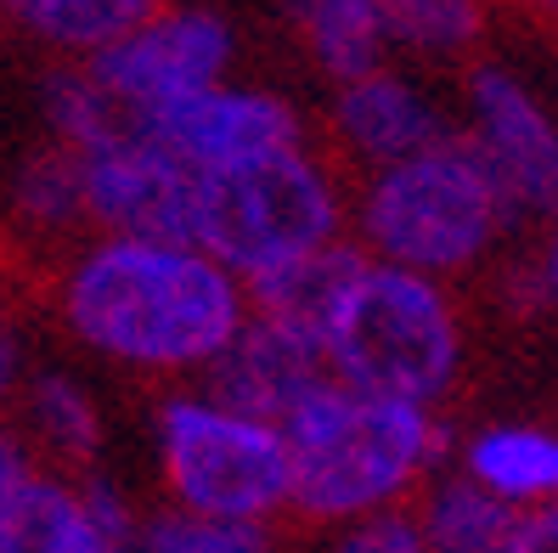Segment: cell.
Returning <instances> with one entry per match:
<instances>
[{
    "label": "cell",
    "instance_id": "obj_5",
    "mask_svg": "<svg viewBox=\"0 0 558 553\" xmlns=\"http://www.w3.org/2000/svg\"><path fill=\"white\" fill-rule=\"evenodd\" d=\"M502 215L508 204L480 165L474 142H446L407 165H389L361 204V226H367V243L384 254V266L417 277L469 266L502 226Z\"/></svg>",
    "mask_w": 558,
    "mask_h": 553
},
{
    "label": "cell",
    "instance_id": "obj_11",
    "mask_svg": "<svg viewBox=\"0 0 558 553\" xmlns=\"http://www.w3.org/2000/svg\"><path fill=\"white\" fill-rule=\"evenodd\" d=\"M474 113H480V165L497 181L502 204H531L553 209L558 204V130L547 113L531 103V91L508 80L502 69L474 74Z\"/></svg>",
    "mask_w": 558,
    "mask_h": 553
},
{
    "label": "cell",
    "instance_id": "obj_15",
    "mask_svg": "<svg viewBox=\"0 0 558 553\" xmlns=\"http://www.w3.org/2000/svg\"><path fill=\"white\" fill-rule=\"evenodd\" d=\"M0 553H108L90 537L80 497L57 480H28L12 503H0Z\"/></svg>",
    "mask_w": 558,
    "mask_h": 553
},
{
    "label": "cell",
    "instance_id": "obj_4",
    "mask_svg": "<svg viewBox=\"0 0 558 553\" xmlns=\"http://www.w3.org/2000/svg\"><path fill=\"white\" fill-rule=\"evenodd\" d=\"M339 232V199L311 158L266 153L198 176V220L192 249L209 254L226 277H266Z\"/></svg>",
    "mask_w": 558,
    "mask_h": 553
},
{
    "label": "cell",
    "instance_id": "obj_13",
    "mask_svg": "<svg viewBox=\"0 0 558 553\" xmlns=\"http://www.w3.org/2000/svg\"><path fill=\"white\" fill-rule=\"evenodd\" d=\"M367 266V254L350 249V243H327V249H311L300 260H288V266L266 272L248 282V300H254V316L259 322H277V328L300 334L311 345L327 339V322L339 316L350 282L361 277Z\"/></svg>",
    "mask_w": 558,
    "mask_h": 553
},
{
    "label": "cell",
    "instance_id": "obj_30",
    "mask_svg": "<svg viewBox=\"0 0 558 553\" xmlns=\"http://www.w3.org/2000/svg\"><path fill=\"white\" fill-rule=\"evenodd\" d=\"M124 553H130V548H124Z\"/></svg>",
    "mask_w": 558,
    "mask_h": 553
},
{
    "label": "cell",
    "instance_id": "obj_22",
    "mask_svg": "<svg viewBox=\"0 0 558 553\" xmlns=\"http://www.w3.org/2000/svg\"><path fill=\"white\" fill-rule=\"evenodd\" d=\"M17 204L28 220H40V226H62V220H74L85 215L80 204V158L74 153H40V158H28V165L17 170Z\"/></svg>",
    "mask_w": 558,
    "mask_h": 553
},
{
    "label": "cell",
    "instance_id": "obj_27",
    "mask_svg": "<svg viewBox=\"0 0 558 553\" xmlns=\"http://www.w3.org/2000/svg\"><path fill=\"white\" fill-rule=\"evenodd\" d=\"M513 553H558V514H536V519H524Z\"/></svg>",
    "mask_w": 558,
    "mask_h": 553
},
{
    "label": "cell",
    "instance_id": "obj_8",
    "mask_svg": "<svg viewBox=\"0 0 558 553\" xmlns=\"http://www.w3.org/2000/svg\"><path fill=\"white\" fill-rule=\"evenodd\" d=\"M232 23L215 12H158L147 17L136 35H124L119 46L90 57V80L102 85L113 103L142 119L181 103L192 91L220 85V69L232 62Z\"/></svg>",
    "mask_w": 558,
    "mask_h": 553
},
{
    "label": "cell",
    "instance_id": "obj_29",
    "mask_svg": "<svg viewBox=\"0 0 558 553\" xmlns=\"http://www.w3.org/2000/svg\"><path fill=\"white\" fill-rule=\"evenodd\" d=\"M547 277H553V288H558V243H553V260H547Z\"/></svg>",
    "mask_w": 558,
    "mask_h": 553
},
{
    "label": "cell",
    "instance_id": "obj_1",
    "mask_svg": "<svg viewBox=\"0 0 558 553\" xmlns=\"http://www.w3.org/2000/svg\"><path fill=\"white\" fill-rule=\"evenodd\" d=\"M243 316V282L198 249L108 238L69 277L74 334L136 368H209Z\"/></svg>",
    "mask_w": 558,
    "mask_h": 553
},
{
    "label": "cell",
    "instance_id": "obj_20",
    "mask_svg": "<svg viewBox=\"0 0 558 553\" xmlns=\"http://www.w3.org/2000/svg\"><path fill=\"white\" fill-rule=\"evenodd\" d=\"M28 412H35V430L62 458H90L102 446V418H96L90 389L69 373H40L35 389H28Z\"/></svg>",
    "mask_w": 558,
    "mask_h": 553
},
{
    "label": "cell",
    "instance_id": "obj_12",
    "mask_svg": "<svg viewBox=\"0 0 558 553\" xmlns=\"http://www.w3.org/2000/svg\"><path fill=\"white\" fill-rule=\"evenodd\" d=\"M339 130H344V142L361 158H373V165H384V170L451 142L440 113L423 103L407 80H396V74H367V80L344 85V96H339Z\"/></svg>",
    "mask_w": 558,
    "mask_h": 553
},
{
    "label": "cell",
    "instance_id": "obj_14",
    "mask_svg": "<svg viewBox=\"0 0 558 553\" xmlns=\"http://www.w3.org/2000/svg\"><path fill=\"white\" fill-rule=\"evenodd\" d=\"M524 519L513 503L490 497L474 480H446L423 514V548L429 553H513Z\"/></svg>",
    "mask_w": 558,
    "mask_h": 553
},
{
    "label": "cell",
    "instance_id": "obj_6",
    "mask_svg": "<svg viewBox=\"0 0 558 553\" xmlns=\"http://www.w3.org/2000/svg\"><path fill=\"white\" fill-rule=\"evenodd\" d=\"M163 474L186 514L259 526L288 503V446L282 430L248 424L215 401H170L158 418Z\"/></svg>",
    "mask_w": 558,
    "mask_h": 553
},
{
    "label": "cell",
    "instance_id": "obj_26",
    "mask_svg": "<svg viewBox=\"0 0 558 553\" xmlns=\"http://www.w3.org/2000/svg\"><path fill=\"white\" fill-rule=\"evenodd\" d=\"M28 480H35V474H28V458H23V446L7 435V430H0V503H12L17 492H23V485Z\"/></svg>",
    "mask_w": 558,
    "mask_h": 553
},
{
    "label": "cell",
    "instance_id": "obj_2",
    "mask_svg": "<svg viewBox=\"0 0 558 553\" xmlns=\"http://www.w3.org/2000/svg\"><path fill=\"white\" fill-rule=\"evenodd\" d=\"M440 430L423 407L373 401L327 384L282 424L288 503L311 519H367L401 497L412 474L440 452Z\"/></svg>",
    "mask_w": 558,
    "mask_h": 553
},
{
    "label": "cell",
    "instance_id": "obj_18",
    "mask_svg": "<svg viewBox=\"0 0 558 553\" xmlns=\"http://www.w3.org/2000/svg\"><path fill=\"white\" fill-rule=\"evenodd\" d=\"M12 12L23 28H35V35H46L57 46L90 51V57L119 46L124 35H136L153 17V7H142V0H23Z\"/></svg>",
    "mask_w": 558,
    "mask_h": 553
},
{
    "label": "cell",
    "instance_id": "obj_17",
    "mask_svg": "<svg viewBox=\"0 0 558 553\" xmlns=\"http://www.w3.org/2000/svg\"><path fill=\"white\" fill-rule=\"evenodd\" d=\"M469 480L502 503L558 492V441L542 430H490L469 446Z\"/></svg>",
    "mask_w": 558,
    "mask_h": 553
},
{
    "label": "cell",
    "instance_id": "obj_24",
    "mask_svg": "<svg viewBox=\"0 0 558 553\" xmlns=\"http://www.w3.org/2000/svg\"><path fill=\"white\" fill-rule=\"evenodd\" d=\"M327 553H429L423 548V531H417V519L407 514H367V519H355V526L344 537L327 542Z\"/></svg>",
    "mask_w": 558,
    "mask_h": 553
},
{
    "label": "cell",
    "instance_id": "obj_28",
    "mask_svg": "<svg viewBox=\"0 0 558 553\" xmlns=\"http://www.w3.org/2000/svg\"><path fill=\"white\" fill-rule=\"evenodd\" d=\"M12 384V334H7V322H0V389Z\"/></svg>",
    "mask_w": 558,
    "mask_h": 553
},
{
    "label": "cell",
    "instance_id": "obj_19",
    "mask_svg": "<svg viewBox=\"0 0 558 553\" xmlns=\"http://www.w3.org/2000/svg\"><path fill=\"white\" fill-rule=\"evenodd\" d=\"M46 119H51L57 136L69 142L74 158L119 142L124 130H130V113H124L85 69H62V74L46 80Z\"/></svg>",
    "mask_w": 558,
    "mask_h": 553
},
{
    "label": "cell",
    "instance_id": "obj_10",
    "mask_svg": "<svg viewBox=\"0 0 558 553\" xmlns=\"http://www.w3.org/2000/svg\"><path fill=\"white\" fill-rule=\"evenodd\" d=\"M327 384L333 378H327L322 345L277 328V322H259V316H243L232 345L209 362V401L266 430H282Z\"/></svg>",
    "mask_w": 558,
    "mask_h": 553
},
{
    "label": "cell",
    "instance_id": "obj_9",
    "mask_svg": "<svg viewBox=\"0 0 558 553\" xmlns=\"http://www.w3.org/2000/svg\"><path fill=\"white\" fill-rule=\"evenodd\" d=\"M130 130H142L147 142L163 153H175L186 170H226L243 158H266V153H293L300 147V113L271 91H238V85H209L192 91L181 103L130 119Z\"/></svg>",
    "mask_w": 558,
    "mask_h": 553
},
{
    "label": "cell",
    "instance_id": "obj_3",
    "mask_svg": "<svg viewBox=\"0 0 558 553\" xmlns=\"http://www.w3.org/2000/svg\"><path fill=\"white\" fill-rule=\"evenodd\" d=\"M322 362L339 389L373 401H435L457 368V322L446 294L401 266L367 260L339 316L327 322Z\"/></svg>",
    "mask_w": 558,
    "mask_h": 553
},
{
    "label": "cell",
    "instance_id": "obj_23",
    "mask_svg": "<svg viewBox=\"0 0 558 553\" xmlns=\"http://www.w3.org/2000/svg\"><path fill=\"white\" fill-rule=\"evenodd\" d=\"M480 28L474 7H451V0H401V7H384V35L407 40V46H463Z\"/></svg>",
    "mask_w": 558,
    "mask_h": 553
},
{
    "label": "cell",
    "instance_id": "obj_16",
    "mask_svg": "<svg viewBox=\"0 0 558 553\" xmlns=\"http://www.w3.org/2000/svg\"><path fill=\"white\" fill-rule=\"evenodd\" d=\"M300 28L316 62L344 85L378 74L389 35H384V7H373V0H316V7H300Z\"/></svg>",
    "mask_w": 558,
    "mask_h": 553
},
{
    "label": "cell",
    "instance_id": "obj_25",
    "mask_svg": "<svg viewBox=\"0 0 558 553\" xmlns=\"http://www.w3.org/2000/svg\"><path fill=\"white\" fill-rule=\"evenodd\" d=\"M85 519H90V537L102 542L108 553H124L130 537H136V519H130V503L113 492L108 480H85V492H74Z\"/></svg>",
    "mask_w": 558,
    "mask_h": 553
},
{
    "label": "cell",
    "instance_id": "obj_7",
    "mask_svg": "<svg viewBox=\"0 0 558 553\" xmlns=\"http://www.w3.org/2000/svg\"><path fill=\"white\" fill-rule=\"evenodd\" d=\"M80 204L124 243L192 249L198 170H186L175 153L147 142L142 130H124L119 142L80 153Z\"/></svg>",
    "mask_w": 558,
    "mask_h": 553
},
{
    "label": "cell",
    "instance_id": "obj_21",
    "mask_svg": "<svg viewBox=\"0 0 558 553\" xmlns=\"http://www.w3.org/2000/svg\"><path fill=\"white\" fill-rule=\"evenodd\" d=\"M147 553H266V526L243 519H204V514H158L142 531Z\"/></svg>",
    "mask_w": 558,
    "mask_h": 553
}]
</instances>
